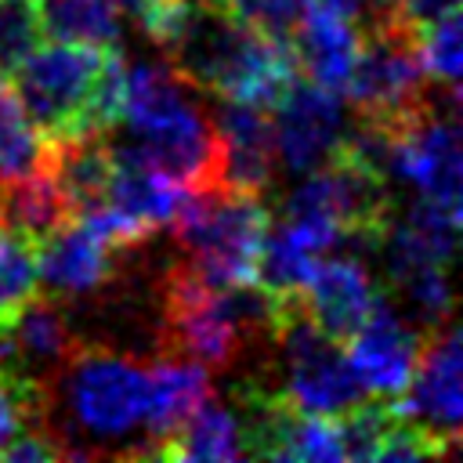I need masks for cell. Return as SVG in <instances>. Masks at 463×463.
Masks as SVG:
<instances>
[{
  "label": "cell",
  "instance_id": "obj_21",
  "mask_svg": "<svg viewBox=\"0 0 463 463\" xmlns=\"http://www.w3.org/2000/svg\"><path fill=\"white\" fill-rule=\"evenodd\" d=\"M463 25H459V7L420 22V61L423 72L434 87L459 90V69H463Z\"/></svg>",
  "mask_w": 463,
  "mask_h": 463
},
{
  "label": "cell",
  "instance_id": "obj_9",
  "mask_svg": "<svg viewBox=\"0 0 463 463\" xmlns=\"http://www.w3.org/2000/svg\"><path fill=\"white\" fill-rule=\"evenodd\" d=\"M423 336H427V329L409 322L387 293H376L365 322L347 340V362L354 365V373L369 394L394 398L409 387V380L416 373Z\"/></svg>",
  "mask_w": 463,
  "mask_h": 463
},
{
  "label": "cell",
  "instance_id": "obj_17",
  "mask_svg": "<svg viewBox=\"0 0 463 463\" xmlns=\"http://www.w3.org/2000/svg\"><path fill=\"white\" fill-rule=\"evenodd\" d=\"M76 213L69 199L61 195L54 174L43 166L22 181L0 184V228L29 239L33 246L54 235L61 224H69Z\"/></svg>",
  "mask_w": 463,
  "mask_h": 463
},
{
  "label": "cell",
  "instance_id": "obj_12",
  "mask_svg": "<svg viewBox=\"0 0 463 463\" xmlns=\"http://www.w3.org/2000/svg\"><path fill=\"white\" fill-rule=\"evenodd\" d=\"M376 293L380 289H376L365 260L347 253V257H318V264L307 275L297 300H300L304 315L311 318V326H318L336 344H347L354 336V329L365 322Z\"/></svg>",
  "mask_w": 463,
  "mask_h": 463
},
{
  "label": "cell",
  "instance_id": "obj_5",
  "mask_svg": "<svg viewBox=\"0 0 463 463\" xmlns=\"http://www.w3.org/2000/svg\"><path fill=\"white\" fill-rule=\"evenodd\" d=\"M105 54L109 47L58 40L47 47H33L7 72L22 109L43 130V137L98 134L90 130L87 112H90V94H94Z\"/></svg>",
  "mask_w": 463,
  "mask_h": 463
},
{
  "label": "cell",
  "instance_id": "obj_27",
  "mask_svg": "<svg viewBox=\"0 0 463 463\" xmlns=\"http://www.w3.org/2000/svg\"><path fill=\"white\" fill-rule=\"evenodd\" d=\"M192 4H221V0H192Z\"/></svg>",
  "mask_w": 463,
  "mask_h": 463
},
{
  "label": "cell",
  "instance_id": "obj_13",
  "mask_svg": "<svg viewBox=\"0 0 463 463\" xmlns=\"http://www.w3.org/2000/svg\"><path fill=\"white\" fill-rule=\"evenodd\" d=\"M358 36L362 33L351 18H340V14L322 11V7H307V14L300 18V25L289 36L293 54H297V69L311 83L344 94L347 76H351L354 58H358Z\"/></svg>",
  "mask_w": 463,
  "mask_h": 463
},
{
  "label": "cell",
  "instance_id": "obj_10",
  "mask_svg": "<svg viewBox=\"0 0 463 463\" xmlns=\"http://www.w3.org/2000/svg\"><path fill=\"white\" fill-rule=\"evenodd\" d=\"M192 188L166 177L152 163H145L134 148L112 141V177L105 192V206L123 217L134 235L152 239L159 232H170L174 221L181 217Z\"/></svg>",
  "mask_w": 463,
  "mask_h": 463
},
{
  "label": "cell",
  "instance_id": "obj_6",
  "mask_svg": "<svg viewBox=\"0 0 463 463\" xmlns=\"http://www.w3.org/2000/svg\"><path fill=\"white\" fill-rule=\"evenodd\" d=\"M459 376H463V369H459V329H456V318L449 315L445 322L427 329L409 387L391 398L394 412L402 420L416 423L449 456H456V449H459V412H463Z\"/></svg>",
  "mask_w": 463,
  "mask_h": 463
},
{
  "label": "cell",
  "instance_id": "obj_7",
  "mask_svg": "<svg viewBox=\"0 0 463 463\" xmlns=\"http://www.w3.org/2000/svg\"><path fill=\"white\" fill-rule=\"evenodd\" d=\"M116 246L109 235H101L83 217H72L54 235L36 242V282L43 297H54L61 304H80L98 297L116 275L127 271V264L141 253Z\"/></svg>",
  "mask_w": 463,
  "mask_h": 463
},
{
  "label": "cell",
  "instance_id": "obj_19",
  "mask_svg": "<svg viewBox=\"0 0 463 463\" xmlns=\"http://www.w3.org/2000/svg\"><path fill=\"white\" fill-rule=\"evenodd\" d=\"M43 33L54 40L116 47L119 43V7L116 0H40Z\"/></svg>",
  "mask_w": 463,
  "mask_h": 463
},
{
  "label": "cell",
  "instance_id": "obj_22",
  "mask_svg": "<svg viewBox=\"0 0 463 463\" xmlns=\"http://www.w3.org/2000/svg\"><path fill=\"white\" fill-rule=\"evenodd\" d=\"M43 40L40 0H0V76H7Z\"/></svg>",
  "mask_w": 463,
  "mask_h": 463
},
{
  "label": "cell",
  "instance_id": "obj_11",
  "mask_svg": "<svg viewBox=\"0 0 463 463\" xmlns=\"http://www.w3.org/2000/svg\"><path fill=\"white\" fill-rule=\"evenodd\" d=\"M210 116L221 145V184L264 195L279 174V152H275V130L268 109L217 98V109Z\"/></svg>",
  "mask_w": 463,
  "mask_h": 463
},
{
  "label": "cell",
  "instance_id": "obj_25",
  "mask_svg": "<svg viewBox=\"0 0 463 463\" xmlns=\"http://www.w3.org/2000/svg\"><path fill=\"white\" fill-rule=\"evenodd\" d=\"M177 4H181V0H116V7L127 11V14L145 29V36H152V33L166 22V14H170Z\"/></svg>",
  "mask_w": 463,
  "mask_h": 463
},
{
  "label": "cell",
  "instance_id": "obj_14",
  "mask_svg": "<svg viewBox=\"0 0 463 463\" xmlns=\"http://www.w3.org/2000/svg\"><path fill=\"white\" fill-rule=\"evenodd\" d=\"M11 347H14V376L43 383L76 347V329L61 300L36 293L18 318L11 322Z\"/></svg>",
  "mask_w": 463,
  "mask_h": 463
},
{
  "label": "cell",
  "instance_id": "obj_8",
  "mask_svg": "<svg viewBox=\"0 0 463 463\" xmlns=\"http://www.w3.org/2000/svg\"><path fill=\"white\" fill-rule=\"evenodd\" d=\"M275 152L279 166L304 177L329 163L347 134V109L336 90H326L311 80H293L275 101Z\"/></svg>",
  "mask_w": 463,
  "mask_h": 463
},
{
  "label": "cell",
  "instance_id": "obj_1",
  "mask_svg": "<svg viewBox=\"0 0 463 463\" xmlns=\"http://www.w3.org/2000/svg\"><path fill=\"white\" fill-rule=\"evenodd\" d=\"M36 427L51 434L61 459H152L148 365L137 351L76 340L40 383Z\"/></svg>",
  "mask_w": 463,
  "mask_h": 463
},
{
  "label": "cell",
  "instance_id": "obj_2",
  "mask_svg": "<svg viewBox=\"0 0 463 463\" xmlns=\"http://www.w3.org/2000/svg\"><path fill=\"white\" fill-rule=\"evenodd\" d=\"M156 47L195 90L257 109H275L300 76L289 40L242 25L221 4L184 0Z\"/></svg>",
  "mask_w": 463,
  "mask_h": 463
},
{
  "label": "cell",
  "instance_id": "obj_20",
  "mask_svg": "<svg viewBox=\"0 0 463 463\" xmlns=\"http://www.w3.org/2000/svg\"><path fill=\"white\" fill-rule=\"evenodd\" d=\"M36 293V246L0 228V329H7Z\"/></svg>",
  "mask_w": 463,
  "mask_h": 463
},
{
  "label": "cell",
  "instance_id": "obj_26",
  "mask_svg": "<svg viewBox=\"0 0 463 463\" xmlns=\"http://www.w3.org/2000/svg\"><path fill=\"white\" fill-rule=\"evenodd\" d=\"M402 4H405L409 18H416V22H427V18H438L452 7H459V0H402Z\"/></svg>",
  "mask_w": 463,
  "mask_h": 463
},
{
  "label": "cell",
  "instance_id": "obj_15",
  "mask_svg": "<svg viewBox=\"0 0 463 463\" xmlns=\"http://www.w3.org/2000/svg\"><path fill=\"white\" fill-rule=\"evenodd\" d=\"M210 369L188 358H156L148 365V438L152 459L159 445L210 398Z\"/></svg>",
  "mask_w": 463,
  "mask_h": 463
},
{
  "label": "cell",
  "instance_id": "obj_24",
  "mask_svg": "<svg viewBox=\"0 0 463 463\" xmlns=\"http://www.w3.org/2000/svg\"><path fill=\"white\" fill-rule=\"evenodd\" d=\"M36 409H40V383L0 369V449L22 427L36 423Z\"/></svg>",
  "mask_w": 463,
  "mask_h": 463
},
{
  "label": "cell",
  "instance_id": "obj_3",
  "mask_svg": "<svg viewBox=\"0 0 463 463\" xmlns=\"http://www.w3.org/2000/svg\"><path fill=\"white\" fill-rule=\"evenodd\" d=\"M271 224L264 195L239 188H192L181 217L170 228L174 253L206 286L253 282L257 253Z\"/></svg>",
  "mask_w": 463,
  "mask_h": 463
},
{
  "label": "cell",
  "instance_id": "obj_4",
  "mask_svg": "<svg viewBox=\"0 0 463 463\" xmlns=\"http://www.w3.org/2000/svg\"><path fill=\"white\" fill-rule=\"evenodd\" d=\"M358 33V58L347 76L344 98L351 101L354 119L402 127L434 98L420 61V22L409 18V11H398L391 18L362 25Z\"/></svg>",
  "mask_w": 463,
  "mask_h": 463
},
{
  "label": "cell",
  "instance_id": "obj_16",
  "mask_svg": "<svg viewBox=\"0 0 463 463\" xmlns=\"http://www.w3.org/2000/svg\"><path fill=\"white\" fill-rule=\"evenodd\" d=\"M246 430L235 405L221 398H203V405L159 445L156 459H242Z\"/></svg>",
  "mask_w": 463,
  "mask_h": 463
},
{
  "label": "cell",
  "instance_id": "obj_23",
  "mask_svg": "<svg viewBox=\"0 0 463 463\" xmlns=\"http://www.w3.org/2000/svg\"><path fill=\"white\" fill-rule=\"evenodd\" d=\"M221 7L264 36L289 40L293 29L300 25V18L307 14L311 0H221Z\"/></svg>",
  "mask_w": 463,
  "mask_h": 463
},
{
  "label": "cell",
  "instance_id": "obj_18",
  "mask_svg": "<svg viewBox=\"0 0 463 463\" xmlns=\"http://www.w3.org/2000/svg\"><path fill=\"white\" fill-rule=\"evenodd\" d=\"M51 159V137L29 119L11 83L0 76V184L22 181L43 170Z\"/></svg>",
  "mask_w": 463,
  "mask_h": 463
}]
</instances>
